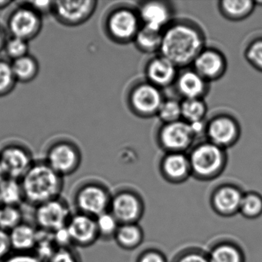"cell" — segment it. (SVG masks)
I'll return each mask as SVG.
<instances>
[{"instance_id":"6da1fadb","label":"cell","mask_w":262,"mask_h":262,"mask_svg":"<svg viewBox=\"0 0 262 262\" xmlns=\"http://www.w3.org/2000/svg\"><path fill=\"white\" fill-rule=\"evenodd\" d=\"M206 38L202 27L188 19H174L162 33L161 56L178 68H188L206 47Z\"/></svg>"},{"instance_id":"7a4b0ae2","label":"cell","mask_w":262,"mask_h":262,"mask_svg":"<svg viewBox=\"0 0 262 262\" xmlns=\"http://www.w3.org/2000/svg\"><path fill=\"white\" fill-rule=\"evenodd\" d=\"M24 200L35 207L61 197L63 177L46 162H34L20 179Z\"/></svg>"},{"instance_id":"3957f363","label":"cell","mask_w":262,"mask_h":262,"mask_svg":"<svg viewBox=\"0 0 262 262\" xmlns=\"http://www.w3.org/2000/svg\"><path fill=\"white\" fill-rule=\"evenodd\" d=\"M191 176L201 181H211L219 177L226 168V150L208 141L199 142L188 155Z\"/></svg>"},{"instance_id":"277c9868","label":"cell","mask_w":262,"mask_h":262,"mask_svg":"<svg viewBox=\"0 0 262 262\" xmlns=\"http://www.w3.org/2000/svg\"><path fill=\"white\" fill-rule=\"evenodd\" d=\"M142 24L137 8L131 6H118L107 14L105 32L113 42L121 45L134 42Z\"/></svg>"},{"instance_id":"5b68a950","label":"cell","mask_w":262,"mask_h":262,"mask_svg":"<svg viewBox=\"0 0 262 262\" xmlns=\"http://www.w3.org/2000/svg\"><path fill=\"white\" fill-rule=\"evenodd\" d=\"M164 99L160 89L147 80L135 82L126 96L127 105L131 113L142 119L157 116Z\"/></svg>"},{"instance_id":"8992f818","label":"cell","mask_w":262,"mask_h":262,"mask_svg":"<svg viewBox=\"0 0 262 262\" xmlns=\"http://www.w3.org/2000/svg\"><path fill=\"white\" fill-rule=\"evenodd\" d=\"M242 134L240 123L228 113H219L206 122L207 141L226 150L238 142Z\"/></svg>"},{"instance_id":"52a82bcc","label":"cell","mask_w":262,"mask_h":262,"mask_svg":"<svg viewBox=\"0 0 262 262\" xmlns=\"http://www.w3.org/2000/svg\"><path fill=\"white\" fill-rule=\"evenodd\" d=\"M111 199L104 185L90 182L79 187L75 194L74 202L78 212L96 217L110 211Z\"/></svg>"},{"instance_id":"ba28073f","label":"cell","mask_w":262,"mask_h":262,"mask_svg":"<svg viewBox=\"0 0 262 262\" xmlns=\"http://www.w3.org/2000/svg\"><path fill=\"white\" fill-rule=\"evenodd\" d=\"M194 140L189 124L182 119L162 123L156 135L158 145L165 152H185L192 147Z\"/></svg>"},{"instance_id":"9c48e42d","label":"cell","mask_w":262,"mask_h":262,"mask_svg":"<svg viewBox=\"0 0 262 262\" xmlns=\"http://www.w3.org/2000/svg\"><path fill=\"white\" fill-rule=\"evenodd\" d=\"M72 215L68 202L59 197L36 206L34 219L38 229L53 233L67 227Z\"/></svg>"},{"instance_id":"30bf717a","label":"cell","mask_w":262,"mask_h":262,"mask_svg":"<svg viewBox=\"0 0 262 262\" xmlns=\"http://www.w3.org/2000/svg\"><path fill=\"white\" fill-rule=\"evenodd\" d=\"M79 148L68 141L53 144L47 154V162L59 176H70L77 171L81 163Z\"/></svg>"},{"instance_id":"8fae6325","label":"cell","mask_w":262,"mask_h":262,"mask_svg":"<svg viewBox=\"0 0 262 262\" xmlns=\"http://www.w3.org/2000/svg\"><path fill=\"white\" fill-rule=\"evenodd\" d=\"M42 16L24 4L12 12L7 21L11 36L30 41L40 33L42 27Z\"/></svg>"},{"instance_id":"7c38bea8","label":"cell","mask_w":262,"mask_h":262,"mask_svg":"<svg viewBox=\"0 0 262 262\" xmlns=\"http://www.w3.org/2000/svg\"><path fill=\"white\" fill-rule=\"evenodd\" d=\"M96 0L54 1L53 13L60 24L68 27L82 25L93 16L97 8Z\"/></svg>"},{"instance_id":"4fadbf2b","label":"cell","mask_w":262,"mask_h":262,"mask_svg":"<svg viewBox=\"0 0 262 262\" xmlns=\"http://www.w3.org/2000/svg\"><path fill=\"white\" fill-rule=\"evenodd\" d=\"M192 69L207 82L219 80L225 76L228 62L225 54L214 47H205L192 63Z\"/></svg>"},{"instance_id":"5bb4252c","label":"cell","mask_w":262,"mask_h":262,"mask_svg":"<svg viewBox=\"0 0 262 262\" xmlns=\"http://www.w3.org/2000/svg\"><path fill=\"white\" fill-rule=\"evenodd\" d=\"M142 26L163 31L174 19V10L171 3L159 0L140 2L137 7Z\"/></svg>"},{"instance_id":"9a60e30c","label":"cell","mask_w":262,"mask_h":262,"mask_svg":"<svg viewBox=\"0 0 262 262\" xmlns=\"http://www.w3.org/2000/svg\"><path fill=\"white\" fill-rule=\"evenodd\" d=\"M142 199L131 191H122L112 196L110 211L119 224L137 223L143 214Z\"/></svg>"},{"instance_id":"2e32d148","label":"cell","mask_w":262,"mask_h":262,"mask_svg":"<svg viewBox=\"0 0 262 262\" xmlns=\"http://www.w3.org/2000/svg\"><path fill=\"white\" fill-rule=\"evenodd\" d=\"M33 163L29 150L21 145H7L0 151V165L5 177L20 180Z\"/></svg>"},{"instance_id":"e0dca14e","label":"cell","mask_w":262,"mask_h":262,"mask_svg":"<svg viewBox=\"0 0 262 262\" xmlns=\"http://www.w3.org/2000/svg\"><path fill=\"white\" fill-rule=\"evenodd\" d=\"M72 243L79 247L93 245L99 238L96 217L77 212L70 217L67 225Z\"/></svg>"},{"instance_id":"ac0fdd59","label":"cell","mask_w":262,"mask_h":262,"mask_svg":"<svg viewBox=\"0 0 262 262\" xmlns=\"http://www.w3.org/2000/svg\"><path fill=\"white\" fill-rule=\"evenodd\" d=\"M146 79L158 88H167L174 85L179 74V68L160 54L151 58L145 67Z\"/></svg>"},{"instance_id":"d6986e66","label":"cell","mask_w":262,"mask_h":262,"mask_svg":"<svg viewBox=\"0 0 262 262\" xmlns=\"http://www.w3.org/2000/svg\"><path fill=\"white\" fill-rule=\"evenodd\" d=\"M159 169L162 177L170 183H182L191 176L189 159L185 152H165Z\"/></svg>"},{"instance_id":"ffe728a7","label":"cell","mask_w":262,"mask_h":262,"mask_svg":"<svg viewBox=\"0 0 262 262\" xmlns=\"http://www.w3.org/2000/svg\"><path fill=\"white\" fill-rule=\"evenodd\" d=\"M174 85L182 100L204 99L209 92V82L192 68H185L179 73Z\"/></svg>"},{"instance_id":"44dd1931","label":"cell","mask_w":262,"mask_h":262,"mask_svg":"<svg viewBox=\"0 0 262 262\" xmlns=\"http://www.w3.org/2000/svg\"><path fill=\"white\" fill-rule=\"evenodd\" d=\"M244 193L234 185H223L214 190L211 197V205L217 214L232 216L239 213Z\"/></svg>"},{"instance_id":"7402d4cb","label":"cell","mask_w":262,"mask_h":262,"mask_svg":"<svg viewBox=\"0 0 262 262\" xmlns=\"http://www.w3.org/2000/svg\"><path fill=\"white\" fill-rule=\"evenodd\" d=\"M9 233L13 251L16 253H31L30 251L36 249L39 235L36 227L22 222Z\"/></svg>"},{"instance_id":"603a6c76","label":"cell","mask_w":262,"mask_h":262,"mask_svg":"<svg viewBox=\"0 0 262 262\" xmlns=\"http://www.w3.org/2000/svg\"><path fill=\"white\" fill-rule=\"evenodd\" d=\"M256 6L251 0H221L217 3L219 13L225 19L239 22L249 17Z\"/></svg>"},{"instance_id":"cb8c5ba5","label":"cell","mask_w":262,"mask_h":262,"mask_svg":"<svg viewBox=\"0 0 262 262\" xmlns=\"http://www.w3.org/2000/svg\"><path fill=\"white\" fill-rule=\"evenodd\" d=\"M114 239L121 248L133 250L142 244L143 231L137 223L121 224Z\"/></svg>"},{"instance_id":"d4e9b609","label":"cell","mask_w":262,"mask_h":262,"mask_svg":"<svg viewBox=\"0 0 262 262\" xmlns=\"http://www.w3.org/2000/svg\"><path fill=\"white\" fill-rule=\"evenodd\" d=\"M163 31L153 30L142 26L134 39L135 46L144 53H156L160 51Z\"/></svg>"},{"instance_id":"484cf974","label":"cell","mask_w":262,"mask_h":262,"mask_svg":"<svg viewBox=\"0 0 262 262\" xmlns=\"http://www.w3.org/2000/svg\"><path fill=\"white\" fill-rule=\"evenodd\" d=\"M24 200L20 180L5 177L0 182V205L19 206Z\"/></svg>"},{"instance_id":"4316f807","label":"cell","mask_w":262,"mask_h":262,"mask_svg":"<svg viewBox=\"0 0 262 262\" xmlns=\"http://www.w3.org/2000/svg\"><path fill=\"white\" fill-rule=\"evenodd\" d=\"M11 65L16 81L23 83L34 80L39 73V62L32 55L28 54L12 61Z\"/></svg>"},{"instance_id":"83f0119b","label":"cell","mask_w":262,"mask_h":262,"mask_svg":"<svg viewBox=\"0 0 262 262\" xmlns=\"http://www.w3.org/2000/svg\"><path fill=\"white\" fill-rule=\"evenodd\" d=\"M211 262H245L243 251L232 243L223 242L216 245L208 254Z\"/></svg>"},{"instance_id":"f1b7e54d","label":"cell","mask_w":262,"mask_h":262,"mask_svg":"<svg viewBox=\"0 0 262 262\" xmlns=\"http://www.w3.org/2000/svg\"><path fill=\"white\" fill-rule=\"evenodd\" d=\"M182 119L188 123L205 120L208 107L204 99H184L181 101Z\"/></svg>"},{"instance_id":"f546056e","label":"cell","mask_w":262,"mask_h":262,"mask_svg":"<svg viewBox=\"0 0 262 262\" xmlns=\"http://www.w3.org/2000/svg\"><path fill=\"white\" fill-rule=\"evenodd\" d=\"M242 216L248 219H256L262 215V195L256 191L244 193L240 210Z\"/></svg>"},{"instance_id":"4dcf8cb0","label":"cell","mask_w":262,"mask_h":262,"mask_svg":"<svg viewBox=\"0 0 262 262\" xmlns=\"http://www.w3.org/2000/svg\"><path fill=\"white\" fill-rule=\"evenodd\" d=\"M22 211L19 206L0 205V228L10 232L23 222Z\"/></svg>"},{"instance_id":"1f68e13d","label":"cell","mask_w":262,"mask_h":262,"mask_svg":"<svg viewBox=\"0 0 262 262\" xmlns=\"http://www.w3.org/2000/svg\"><path fill=\"white\" fill-rule=\"evenodd\" d=\"M157 116L162 123H171L182 120L181 101L174 99H164Z\"/></svg>"},{"instance_id":"d6a6232c","label":"cell","mask_w":262,"mask_h":262,"mask_svg":"<svg viewBox=\"0 0 262 262\" xmlns=\"http://www.w3.org/2000/svg\"><path fill=\"white\" fill-rule=\"evenodd\" d=\"M96 226L99 238H114L119 228V222L110 211L102 213L96 217Z\"/></svg>"},{"instance_id":"836d02e7","label":"cell","mask_w":262,"mask_h":262,"mask_svg":"<svg viewBox=\"0 0 262 262\" xmlns=\"http://www.w3.org/2000/svg\"><path fill=\"white\" fill-rule=\"evenodd\" d=\"M16 82L11 62L0 59V97L10 94Z\"/></svg>"},{"instance_id":"e575fe53","label":"cell","mask_w":262,"mask_h":262,"mask_svg":"<svg viewBox=\"0 0 262 262\" xmlns=\"http://www.w3.org/2000/svg\"><path fill=\"white\" fill-rule=\"evenodd\" d=\"M244 55L247 62L253 68L262 73V37L251 40L247 45Z\"/></svg>"},{"instance_id":"d590c367","label":"cell","mask_w":262,"mask_h":262,"mask_svg":"<svg viewBox=\"0 0 262 262\" xmlns=\"http://www.w3.org/2000/svg\"><path fill=\"white\" fill-rule=\"evenodd\" d=\"M29 42L19 38L11 36L7 39L4 47L6 53L12 61L24 57L29 54Z\"/></svg>"},{"instance_id":"8d00e7d4","label":"cell","mask_w":262,"mask_h":262,"mask_svg":"<svg viewBox=\"0 0 262 262\" xmlns=\"http://www.w3.org/2000/svg\"><path fill=\"white\" fill-rule=\"evenodd\" d=\"M24 4L34 10L42 17L53 13L54 7V1H28Z\"/></svg>"},{"instance_id":"74e56055","label":"cell","mask_w":262,"mask_h":262,"mask_svg":"<svg viewBox=\"0 0 262 262\" xmlns=\"http://www.w3.org/2000/svg\"><path fill=\"white\" fill-rule=\"evenodd\" d=\"M176 262H211L208 254H205L202 251H185L181 254Z\"/></svg>"},{"instance_id":"f35d334b","label":"cell","mask_w":262,"mask_h":262,"mask_svg":"<svg viewBox=\"0 0 262 262\" xmlns=\"http://www.w3.org/2000/svg\"><path fill=\"white\" fill-rule=\"evenodd\" d=\"M49 262H79L75 253L69 248H59L56 250Z\"/></svg>"},{"instance_id":"ab89813d","label":"cell","mask_w":262,"mask_h":262,"mask_svg":"<svg viewBox=\"0 0 262 262\" xmlns=\"http://www.w3.org/2000/svg\"><path fill=\"white\" fill-rule=\"evenodd\" d=\"M13 251L10 242V233L0 228V260H4L10 255Z\"/></svg>"},{"instance_id":"60d3db41","label":"cell","mask_w":262,"mask_h":262,"mask_svg":"<svg viewBox=\"0 0 262 262\" xmlns=\"http://www.w3.org/2000/svg\"><path fill=\"white\" fill-rule=\"evenodd\" d=\"M2 262H43L36 254L14 253L10 254Z\"/></svg>"},{"instance_id":"b9f144b4","label":"cell","mask_w":262,"mask_h":262,"mask_svg":"<svg viewBox=\"0 0 262 262\" xmlns=\"http://www.w3.org/2000/svg\"><path fill=\"white\" fill-rule=\"evenodd\" d=\"M53 239L58 248H69V245L72 243L71 237L69 234L67 227L61 228L53 233Z\"/></svg>"},{"instance_id":"7bdbcfd3","label":"cell","mask_w":262,"mask_h":262,"mask_svg":"<svg viewBox=\"0 0 262 262\" xmlns=\"http://www.w3.org/2000/svg\"><path fill=\"white\" fill-rule=\"evenodd\" d=\"M138 262H166V259L162 253L152 250L141 254Z\"/></svg>"},{"instance_id":"ee69618b","label":"cell","mask_w":262,"mask_h":262,"mask_svg":"<svg viewBox=\"0 0 262 262\" xmlns=\"http://www.w3.org/2000/svg\"><path fill=\"white\" fill-rule=\"evenodd\" d=\"M207 121H199V122H193V123H188L191 127V131L194 134L195 139L197 138L205 136V131H206Z\"/></svg>"},{"instance_id":"f6af8a7d","label":"cell","mask_w":262,"mask_h":262,"mask_svg":"<svg viewBox=\"0 0 262 262\" xmlns=\"http://www.w3.org/2000/svg\"><path fill=\"white\" fill-rule=\"evenodd\" d=\"M7 38L6 36L5 31H4L3 27L0 26V52L4 50L6 42H7Z\"/></svg>"},{"instance_id":"bcb514c9","label":"cell","mask_w":262,"mask_h":262,"mask_svg":"<svg viewBox=\"0 0 262 262\" xmlns=\"http://www.w3.org/2000/svg\"><path fill=\"white\" fill-rule=\"evenodd\" d=\"M12 1L10 0H0V10L7 8L10 4H12Z\"/></svg>"},{"instance_id":"7dc6e473","label":"cell","mask_w":262,"mask_h":262,"mask_svg":"<svg viewBox=\"0 0 262 262\" xmlns=\"http://www.w3.org/2000/svg\"><path fill=\"white\" fill-rule=\"evenodd\" d=\"M5 178V176H4V171H3L2 167H1V165H0V182L3 180V179Z\"/></svg>"},{"instance_id":"c3c4849f","label":"cell","mask_w":262,"mask_h":262,"mask_svg":"<svg viewBox=\"0 0 262 262\" xmlns=\"http://www.w3.org/2000/svg\"><path fill=\"white\" fill-rule=\"evenodd\" d=\"M254 4H255L256 7L257 5L262 6V1H254Z\"/></svg>"}]
</instances>
